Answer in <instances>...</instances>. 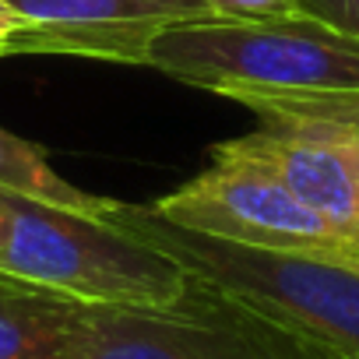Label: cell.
I'll list each match as a JSON object with an SVG mask.
<instances>
[{
	"label": "cell",
	"mask_w": 359,
	"mask_h": 359,
	"mask_svg": "<svg viewBox=\"0 0 359 359\" xmlns=\"http://www.w3.org/2000/svg\"><path fill=\"white\" fill-rule=\"evenodd\" d=\"M0 278L85 306H165L191 275L106 215L0 191Z\"/></svg>",
	"instance_id": "1"
},
{
	"label": "cell",
	"mask_w": 359,
	"mask_h": 359,
	"mask_svg": "<svg viewBox=\"0 0 359 359\" xmlns=\"http://www.w3.org/2000/svg\"><path fill=\"white\" fill-rule=\"evenodd\" d=\"M106 219L208 282L359 359V261L278 254L165 222L151 205L113 201Z\"/></svg>",
	"instance_id": "2"
},
{
	"label": "cell",
	"mask_w": 359,
	"mask_h": 359,
	"mask_svg": "<svg viewBox=\"0 0 359 359\" xmlns=\"http://www.w3.org/2000/svg\"><path fill=\"white\" fill-rule=\"evenodd\" d=\"M144 67L184 85L250 99L359 92V43L310 15L271 18H205L165 29Z\"/></svg>",
	"instance_id": "3"
},
{
	"label": "cell",
	"mask_w": 359,
	"mask_h": 359,
	"mask_svg": "<svg viewBox=\"0 0 359 359\" xmlns=\"http://www.w3.org/2000/svg\"><path fill=\"white\" fill-rule=\"evenodd\" d=\"M74 359H355L282 317L187 278L165 306H88Z\"/></svg>",
	"instance_id": "4"
},
{
	"label": "cell",
	"mask_w": 359,
	"mask_h": 359,
	"mask_svg": "<svg viewBox=\"0 0 359 359\" xmlns=\"http://www.w3.org/2000/svg\"><path fill=\"white\" fill-rule=\"evenodd\" d=\"M165 222L215 240L278 250L359 261V240L334 229L324 215L303 205L261 162L226 148H212V165L184 187L151 205Z\"/></svg>",
	"instance_id": "5"
},
{
	"label": "cell",
	"mask_w": 359,
	"mask_h": 359,
	"mask_svg": "<svg viewBox=\"0 0 359 359\" xmlns=\"http://www.w3.org/2000/svg\"><path fill=\"white\" fill-rule=\"evenodd\" d=\"M18 15L11 57H85L144 67L148 46L172 25L212 18L208 0H4Z\"/></svg>",
	"instance_id": "6"
},
{
	"label": "cell",
	"mask_w": 359,
	"mask_h": 359,
	"mask_svg": "<svg viewBox=\"0 0 359 359\" xmlns=\"http://www.w3.org/2000/svg\"><path fill=\"white\" fill-rule=\"evenodd\" d=\"M222 144L271 169L303 205L359 240V127L261 120L257 130Z\"/></svg>",
	"instance_id": "7"
},
{
	"label": "cell",
	"mask_w": 359,
	"mask_h": 359,
	"mask_svg": "<svg viewBox=\"0 0 359 359\" xmlns=\"http://www.w3.org/2000/svg\"><path fill=\"white\" fill-rule=\"evenodd\" d=\"M88 306L0 278V359H74Z\"/></svg>",
	"instance_id": "8"
},
{
	"label": "cell",
	"mask_w": 359,
	"mask_h": 359,
	"mask_svg": "<svg viewBox=\"0 0 359 359\" xmlns=\"http://www.w3.org/2000/svg\"><path fill=\"white\" fill-rule=\"evenodd\" d=\"M0 191H11L32 201H46L67 212H85V215H106L113 198H99L88 194L81 187H74L71 180H64L43 148H36L32 141L11 134L0 127Z\"/></svg>",
	"instance_id": "9"
},
{
	"label": "cell",
	"mask_w": 359,
	"mask_h": 359,
	"mask_svg": "<svg viewBox=\"0 0 359 359\" xmlns=\"http://www.w3.org/2000/svg\"><path fill=\"white\" fill-rule=\"evenodd\" d=\"M257 120H320L359 127V92H310V95H250L240 99Z\"/></svg>",
	"instance_id": "10"
},
{
	"label": "cell",
	"mask_w": 359,
	"mask_h": 359,
	"mask_svg": "<svg viewBox=\"0 0 359 359\" xmlns=\"http://www.w3.org/2000/svg\"><path fill=\"white\" fill-rule=\"evenodd\" d=\"M299 15H310L334 32L359 43V0H299Z\"/></svg>",
	"instance_id": "11"
},
{
	"label": "cell",
	"mask_w": 359,
	"mask_h": 359,
	"mask_svg": "<svg viewBox=\"0 0 359 359\" xmlns=\"http://www.w3.org/2000/svg\"><path fill=\"white\" fill-rule=\"evenodd\" d=\"M215 18H271L292 15L299 0H208Z\"/></svg>",
	"instance_id": "12"
},
{
	"label": "cell",
	"mask_w": 359,
	"mask_h": 359,
	"mask_svg": "<svg viewBox=\"0 0 359 359\" xmlns=\"http://www.w3.org/2000/svg\"><path fill=\"white\" fill-rule=\"evenodd\" d=\"M18 29H22V25H18V15L4 4V0H0V46L11 50V39L18 36Z\"/></svg>",
	"instance_id": "13"
},
{
	"label": "cell",
	"mask_w": 359,
	"mask_h": 359,
	"mask_svg": "<svg viewBox=\"0 0 359 359\" xmlns=\"http://www.w3.org/2000/svg\"><path fill=\"white\" fill-rule=\"evenodd\" d=\"M0 57H11V50H8V46H0Z\"/></svg>",
	"instance_id": "14"
}]
</instances>
